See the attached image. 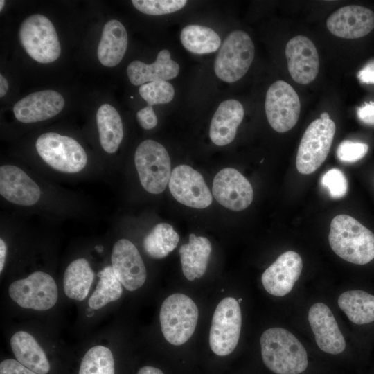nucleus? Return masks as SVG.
Returning <instances> with one entry per match:
<instances>
[{"instance_id": "obj_43", "label": "nucleus", "mask_w": 374, "mask_h": 374, "mask_svg": "<svg viewBox=\"0 0 374 374\" xmlns=\"http://www.w3.org/2000/svg\"><path fill=\"white\" fill-rule=\"evenodd\" d=\"M8 90V82L7 80L3 76V75H0V97H3Z\"/></svg>"}, {"instance_id": "obj_12", "label": "nucleus", "mask_w": 374, "mask_h": 374, "mask_svg": "<svg viewBox=\"0 0 374 374\" xmlns=\"http://www.w3.org/2000/svg\"><path fill=\"white\" fill-rule=\"evenodd\" d=\"M168 186L174 198L187 206L205 208L212 203V194L203 177L188 165H179L172 170Z\"/></svg>"}, {"instance_id": "obj_1", "label": "nucleus", "mask_w": 374, "mask_h": 374, "mask_svg": "<svg viewBox=\"0 0 374 374\" xmlns=\"http://www.w3.org/2000/svg\"><path fill=\"white\" fill-rule=\"evenodd\" d=\"M265 365L276 374H300L308 367L307 352L299 339L287 330L274 327L260 337Z\"/></svg>"}, {"instance_id": "obj_45", "label": "nucleus", "mask_w": 374, "mask_h": 374, "mask_svg": "<svg viewBox=\"0 0 374 374\" xmlns=\"http://www.w3.org/2000/svg\"><path fill=\"white\" fill-rule=\"evenodd\" d=\"M4 3H5V1H3V0L0 1V4H1L0 10L1 11L2 10V8H3V6H4Z\"/></svg>"}, {"instance_id": "obj_39", "label": "nucleus", "mask_w": 374, "mask_h": 374, "mask_svg": "<svg viewBox=\"0 0 374 374\" xmlns=\"http://www.w3.org/2000/svg\"><path fill=\"white\" fill-rule=\"evenodd\" d=\"M357 114L364 123L374 125V102L366 103L357 108Z\"/></svg>"}, {"instance_id": "obj_28", "label": "nucleus", "mask_w": 374, "mask_h": 374, "mask_svg": "<svg viewBox=\"0 0 374 374\" xmlns=\"http://www.w3.org/2000/svg\"><path fill=\"white\" fill-rule=\"evenodd\" d=\"M93 278V271L86 259L78 258L72 261L64 274V293L70 299L84 300L89 294Z\"/></svg>"}, {"instance_id": "obj_2", "label": "nucleus", "mask_w": 374, "mask_h": 374, "mask_svg": "<svg viewBox=\"0 0 374 374\" xmlns=\"http://www.w3.org/2000/svg\"><path fill=\"white\" fill-rule=\"evenodd\" d=\"M328 240L332 251L349 262L365 265L374 258V234L348 215L332 220Z\"/></svg>"}, {"instance_id": "obj_25", "label": "nucleus", "mask_w": 374, "mask_h": 374, "mask_svg": "<svg viewBox=\"0 0 374 374\" xmlns=\"http://www.w3.org/2000/svg\"><path fill=\"white\" fill-rule=\"evenodd\" d=\"M10 346L17 360L37 374H46L50 364L46 353L28 332L19 331L10 339Z\"/></svg>"}, {"instance_id": "obj_41", "label": "nucleus", "mask_w": 374, "mask_h": 374, "mask_svg": "<svg viewBox=\"0 0 374 374\" xmlns=\"http://www.w3.org/2000/svg\"><path fill=\"white\" fill-rule=\"evenodd\" d=\"M7 254V245L4 240L0 239V272L1 273L5 265Z\"/></svg>"}, {"instance_id": "obj_10", "label": "nucleus", "mask_w": 374, "mask_h": 374, "mask_svg": "<svg viewBox=\"0 0 374 374\" xmlns=\"http://www.w3.org/2000/svg\"><path fill=\"white\" fill-rule=\"evenodd\" d=\"M10 298L26 309L46 310L55 305L58 298L56 283L49 274L35 271L27 278L12 282L8 289Z\"/></svg>"}, {"instance_id": "obj_18", "label": "nucleus", "mask_w": 374, "mask_h": 374, "mask_svg": "<svg viewBox=\"0 0 374 374\" xmlns=\"http://www.w3.org/2000/svg\"><path fill=\"white\" fill-rule=\"evenodd\" d=\"M308 321L316 343L322 351L337 355L344 350V336L332 311L326 304H313L309 310Z\"/></svg>"}, {"instance_id": "obj_23", "label": "nucleus", "mask_w": 374, "mask_h": 374, "mask_svg": "<svg viewBox=\"0 0 374 374\" xmlns=\"http://www.w3.org/2000/svg\"><path fill=\"white\" fill-rule=\"evenodd\" d=\"M127 43L124 26L116 19L108 21L103 27L98 46L97 55L100 62L107 67L118 64L126 52Z\"/></svg>"}, {"instance_id": "obj_8", "label": "nucleus", "mask_w": 374, "mask_h": 374, "mask_svg": "<svg viewBox=\"0 0 374 374\" xmlns=\"http://www.w3.org/2000/svg\"><path fill=\"white\" fill-rule=\"evenodd\" d=\"M335 131V123L330 118L315 119L308 125L296 154V166L300 173L311 174L325 161Z\"/></svg>"}, {"instance_id": "obj_40", "label": "nucleus", "mask_w": 374, "mask_h": 374, "mask_svg": "<svg viewBox=\"0 0 374 374\" xmlns=\"http://www.w3.org/2000/svg\"><path fill=\"white\" fill-rule=\"evenodd\" d=\"M357 78L362 83L374 84V60L368 62L358 72Z\"/></svg>"}, {"instance_id": "obj_15", "label": "nucleus", "mask_w": 374, "mask_h": 374, "mask_svg": "<svg viewBox=\"0 0 374 374\" xmlns=\"http://www.w3.org/2000/svg\"><path fill=\"white\" fill-rule=\"evenodd\" d=\"M285 56L289 73L301 84H308L317 77L319 57L314 43L307 37L297 35L288 41Z\"/></svg>"}, {"instance_id": "obj_34", "label": "nucleus", "mask_w": 374, "mask_h": 374, "mask_svg": "<svg viewBox=\"0 0 374 374\" xmlns=\"http://www.w3.org/2000/svg\"><path fill=\"white\" fill-rule=\"evenodd\" d=\"M139 11L150 15H161L177 12L183 8L186 0H132Z\"/></svg>"}, {"instance_id": "obj_31", "label": "nucleus", "mask_w": 374, "mask_h": 374, "mask_svg": "<svg viewBox=\"0 0 374 374\" xmlns=\"http://www.w3.org/2000/svg\"><path fill=\"white\" fill-rule=\"evenodd\" d=\"M99 280L89 299V308L98 310L107 303L119 299L123 294L122 284L112 266H107L98 274Z\"/></svg>"}, {"instance_id": "obj_13", "label": "nucleus", "mask_w": 374, "mask_h": 374, "mask_svg": "<svg viewBox=\"0 0 374 374\" xmlns=\"http://www.w3.org/2000/svg\"><path fill=\"white\" fill-rule=\"evenodd\" d=\"M212 192L220 204L235 211L249 207L253 198L250 182L238 170L232 168H224L216 174Z\"/></svg>"}, {"instance_id": "obj_36", "label": "nucleus", "mask_w": 374, "mask_h": 374, "mask_svg": "<svg viewBox=\"0 0 374 374\" xmlns=\"http://www.w3.org/2000/svg\"><path fill=\"white\" fill-rule=\"evenodd\" d=\"M368 150V146L366 143L346 140L339 145L337 156L343 162L353 163L362 159Z\"/></svg>"}, {"instance_id": "obj_26", "label": "nucleus", "mask_w": 374, "mask_h": 374, "mask_svg": "<svg viewBox=\"0 0 374 374\" xmlns=\"http://www.w3.org/2000/svg\"><path fill=\"white\" fill-rule=\"evenodd\" d=\"M96 123L103 149L107 153H114L123 137V123L118 112L111 105L103 104L97 111Z\"/></svg>"}, {"instance_id": "obj_16", "label": "nucleus", "mask_w": 374, "mask_h": 374, "mask_svg": "<svg viewBox=\"0 0 374 374\" xmlns=\"http://www.w3.org/2000/svg\"><path fill=\"white\" fill-rule=\"evenodd\" d=\"M326 26L332 34L339 37H362L374 28V12L356 5L341 7L328 17Z\"/></svg>"}, {"instance_id": "obj_32", "label": "nucleus", "mask_w": 374, "mask_h": 374, "mask_svg": "<svg viewBox=\"0 0 374 374\" xmlns=\"http://www.w3.org/2000/svg\"><path fill=\"white\" fill-rule=\"evenodd\" d=\"M79 374H114V360L111 350L103 346L91 348L82 359Z\"/></svg>"}, {"instance_id": "obj_17", "label": "nucleus", "mask_w": 374, "mask_h": 374, "mask_svg": "<svg viewBox=\"0 0 374 374\" xmlns=\"http://www.w3.org/2000/svg\"><path fill=\"white\" fill-rule=\"evenodd\" d=\"M303 261L299 253L287 251L263 272L261 280L265 290L276 296H283L293 288L299 278Z\"/></svg>"}, {"instance_id": "obj_14", "label": "nucleus", "mask_w": 374, "mask_h": 374, "mask_svg": "<svg viewBox=\"0 0 374 374\" xmlns=\"http://www.w3.org/2000/svg\"><path fill=\"white\" fill-rule=\"evenodd\" d=\"M112 267L123 287L129 291L141 287L147 273L142 258L135 245L127 239H121L112 251Z\"/></svg>"}, {"instance_id": "obj_11", "label": "nucleus", "mask_w": 374, "mask_h": 374, "mask_svg": "<svg viewBox=\"0 0 374 374\" xmlns=\"http://www.w3.org/2000/svg\"><path fill=\"white\" fill-rule=\"evenodd\" d=\"M265 113L271 127L280 133L290 130L297 123L301 103L293 87L283 80L268 89L265 103Z\"/></svg>"}, {"instance_id": "obj_46", "label": "nucleus", "mask_w": 374, "mask_h": 374, "mask_svg": "<svg viewBox=\"0 0 374 374\" xmlns=\"http://www.w3.org/2000/svg\"><path fill=\"white\" fill-rule=\"evenodd\" d=\"M238 301L240 303L242 301V299H239Z\"/></svg>"}, {"instance_id": "obj_7", "label": "nucleus", "mask_w": 374, "mask_h": 374, "mask_svg": "<svg viewBox=\"0 0 374 374\" xmlns=\"http://www.w3.org/2000/svg\"><path fill=\"white\" fill-rule=\"evenodd\" d=\"M135 166L143 188L152 194L162 193L170 177V159L166 149L154 140H145L137 147Z\"/></svg>"}, {"instance_id": "obj_22", "label": "nucleus", "mask_w": 374, "mask_h": 374, "mask_svg": "<svg viewBox=\"0 0 374 374\" xmlns=\"http://www.w3.org/2000/svg\"><path fill=\"white\" fill-rule=\"evenodd\" d=\"M179 72V64L170 58V53L166 49L159 51L152 64L134 60L127 67L128 78L136 86L154 81H166L176 78Z\"/></svg>"}, {"instance_id": "obj_9", "label": "nucleus", "mask_w": 374, "mask_h": 374, "mask_svg": "<svg viewBox=\"0 0 374 374\" xmlns=\"http://www.w3.org/2000/svg\"><path fill=\"white\" fill-rule=\"evenodd\" d=\"M242 313L238 301L233 297L223 299L217 305L209 332V346L219 356L231 354L240 335Z\"/></svg>"}, {"instance_id": "obj_29", "label": "nucleus", "mask_w": 374, "mask_h": 374, "mask_svg": "<svg viewBox=\"0 0 374 374\" xmlns=\"http://www.w3.org/2000/svg\"><path fill=\"white\" fill-rule=\"evenodd\" d=\"M184 47L195 54H206L216 51L221 44L217 33L209 27L201 25H188L180 34Z\"/></svg>"}, {"instance_id": "obj_42", "label": "nucleus", "mask_w": 374, "mask_h": 374, "mask_svg": "<svg viewBox=\"0 0 374 374\" xmlns=\"http://www.w3.org/2000/svg\"><path fill=\"white\" fill-rule=\"evenodd\" d=\"M137 374H163L162 371L150 366H145L141 368Z\"/></svg>"}, {"instance_id": "obj_38", "label": "nucleus", "mask_w": 374, "mask_h": 374, "mask_svg": "<svg viewBox=\"0 0 374 374\" xmlns=\"http://www.w3.org/2000/svg\"><path fill=\"white\" fill-rule=\"evenodd\" d=\"M0 374H37L26 368L17 360L8 359L0 364Z\"/></svg>"}, {"instance_id": "obj_27", "label": "nucleus", "mask_w": 374, "mask_h": 374, "mask_svg": "<svg viewBox=\"0 0 374 374\" xmlns=\"http://www.w3.org/2000/svg\"><path fill=\"white\" fill-rule=\"evenodd\" d=\"M338 305L349 320L357 325L374 321V296L362 290H349L340 294Z\"/></svg>"}, {"instance_id": "obj_37", "label": "nucleus", "mask_w": 374, "mask_h": 374, "mask_svg": "<svg viewBox=\"0 0 374 374\" xmlns=\"http://www.w3.org/2000/svg\"><path fill=\"white\" fill-rule=\"evenodd\" d=\"M136 119L139 125L145 130L154 128L158 123L152 107L148 105L137 112Z\"/></svg>"}, {"instance_id": "obj_20", "label": "nucleus", "mask_w": 374, "mask_h": 374, "mask_svg": "<svg viewBox=\"0 0 374 374\" xmlns=\"http://www.w3.org/2000/svg\"><path fill=\"white\" fill-rule=\"evenodd\" d=\"M64 99L57 91L44 90L32 93L19 100L13 107L15 118L24 123L49 119L64 108Z\"/></svg>"}, {"instance_id": "obj_4", "label": "nucleus", "mask_w": 374, "mask_h": 374, "mask_svg": "<svg viewBox=\"0 0 374 374\" xmlns=\"http://www.w3.org/2000/svg\"><path fill=\"white\" fill-rule=\"evenodd\" d=\"M19 39L26 53L39 63L53 62L60 55L56 30L43 15L35 14L26 18L19 27Z\"/></svg>"}, {"instance_id": "obj_33", "label": "nucleus", "mask_w": 374, "mask_h": 374, "mask_svg": "<svg viewBox=\"0 0 374 374\" xmlns=\"http://www.w3.org/2000/svg\"><path fill=\"white\" fill-rule=\"evenodd\" d=\"M139 93L148 105L152 107L170 102L174 98L175 89L168 81H154L141 85Z\"/></svg>"}, {"instance_id": "obj_30", "label": "nucleus", "mask_w": 374, "mask_h": 374, "mask_svg": "<svg viewBox=\"0 0 374 374\" xmlns=\"http://www.w3.org/2000/svg\"><path fill=\"white\" fill-rule=\"evenodd\" d=\"M179 240V235L170 224L159 223L145 237L143 246L150 257L161 259L177 247Z\"/></svg>"}, {"instance_id": "obj_3", "label": "nucleus", "mask_w": 374, "mask_h": 374, "mask_svg": "<svg viewBox=\"0 0 374 374\" xmlns=\"http://www.w3.org/2000/svg\"><path fill=\"white\" fill-rule=\"evenodd\" d=\"M199 312L195 303L189 296L175 293L163 302L159 320L166 340L175 346L185 344L193 335Z\"/></svg>"}, {"instance_id": "obj_5", "label": "nucleus", "mask_w": 374, "mask_h": 374, "mask_svg": "<svg viewBox=\"0 0 374 374\" xmlns=\"http://www.w3.org/2000/svg\"><path fill=\"white\" fill-rule=\"evenodd\" d=\"M254 45L249 35L237 30L223 42L214 62V71L222 81L232 83L248 71L254 57Z\"/></svg>"}, {"instance_id": "obj_44", "label": "nucleus", "mask_w": 374, "mask_h": 374, "mask_svg": "<svg viewBox=\"0 0 374 374\" xmlns=\"http://www.w3.org/2000/svg\"><path fill=\"white\" fill-rule=\"evenodd\" d=\"M321 118H329V114L327 112H323L321 114Z\"/></svg>"}, {"instance_id": "obj_21", "label": "nucleus", "mask_w": 374, "mask_h": 374, "mask_svg": "<svg viewBox=\"0 0 374 374\" xmlns=\"http://www.w3.org/2000/svg\"><path fill=\"white\" fill-rule=\"evenodd\" d=\"M243 117L244 108L241 103L234 99L222 102L211 122L209 136L211 141L219 146L231 143Z\"/></svg>"}, {"instance_id": "obj_19", "label": "nucleus", "mask_w": 374, "mask_h": 374, "mask_svg": "<svg viewBox=\"0 0 374 374\" xmlns=\"http://www.w3.org/2000/svg\"><path fill=\"white\" fill-rule=\"evenodd\" d=\"M0 194L12 204L30 206L39 201L41 190L22 169L6 164L0 167Z\"/></svg>"}, {"instance_id": "obj_24", "label": "nucleus", "mask_w": 374, "mask_h": 374, "mask_svg": "<svg viewBox=\"0 0 374 374\" xmlns=\"http://www.w3.org/2000/svg\"><path fill=\"white\" fill-rule=\"evenodd\" d=\"M211 244L205 237L189 235V242L179 249L182 271L188 280L203 276L211 253Z\"/></svg>"}, {"instance_id": "obj_6", "label": "nucleus", "mask_w": 374, "mask_h": 374, "mask_svg": "<svg viewBox=\"0 0 374 374\" xmlns=\"http://www.w3.org/2000/svg\"><path fill=\"white\" fill-rule=\"evenodd\" d=\"M35 147L42 160L60 172L76 173L87 163L85 150L70 136L46 132L37 138Z\"/></svg>"}, {"instance_id": "obj_35", "label": "nucleus", "mask_w": 374, "mask_h": 374, "mask_svg": "<svg viewBox=\"0 0 374 374\" xmlns=\"http://www.w3.org/2000/svg\"><path fill=\"white\" fill-rule=\"evenodd\" d=\"M321 183L335 199L344 197L348 190L346 177L344 172L337 168L328 170L321 177Z\"/></svg>"}]
</instances>
